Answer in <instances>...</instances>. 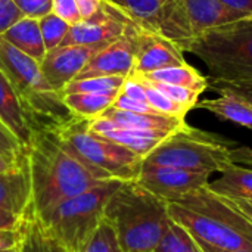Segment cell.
Masks as SVG:
<instances>
[{
	"label": "cell",
	"instance_id": "6da1fadb",
	"mask_svg": "<svg viewBox=\"0 0 252 252\" xmlns=\"http://www.w3.org/2000/svg\"><path fill=\"white\" fill-rule=\"evenodd\" d=\"M27 155L31 208L35 214L106 182L99 179L55 131L34 133Z\"/></svg>",
	"mask_w": 252,
	"mask_h": 252
},
{
	"label": "cell",
	"instance_id": "7a4b0ae2",
	"mask_svg": "<svg viewBox=\"0 0 252 252\" xmlns=\"http://www.w3.org/2000/svg\"><path fill=\"white\" fill-rule=\"evenodd\" d=\"M168 213L198 242L226 251H252L251 223L208 188L168 202Z\"/></svg>",
	"mask_w": 252,
	"mask_h": 252
},
{
	"label": "cell",
	"instance_id": "3957f363",
	"mask_svg": "<svg viewBox=\"0 0 252 252\" xmlns=\"http://www.w3.org/2000/svg\"><path fill=\"white\" fill-rule=\"evenodd\" d=\"M126 252H152L171 224L168 202L134 180L123 182L109 198L105 217Z\"/></svg>",
	"mask_w": 252,
	"mask_h": 252
},
{
	"label": "cell",
	"instance_id": "277c9868",
	"mask_svg": "<svg viewBox=\"0 0 252 252\" xmlns=\"http://www.w3.org/2000/svg\"><path fill=\"white\" fill-rule=\"evenodd\" d=\"M182 50L207 65L210 83H252V16L205 31Z\"/></svg>",
	"mask_w": 252,
	"mask_h": 252
},
{
	"label": "cell",
	"instance_id": "5b68a950",
	"mask_svg": "<svg viewBox=\"0 0 252 252\" xmlns=\"http://www.w3.org/2000/svg\"><path fill=\"white\" fill-rule=\"evenodd\" d=\"M121 180H106L84 193L68 198L41 213H34L46 232L68 252H78L103 221L109 198Z\"/></svg>",
	"mask_w": 252,
	"mask_h": 252
},
{
	"label": "cell",
	"instance_id": "8992f818",
	"mask_svg": "<svg viewBox=\"0 0 252 252\" xmlns=\"http://www.w3.org/2000/svg\"><path fill=\"white\" fill-rule=\"evenodd\" d=\"M235 146L236 143L232 140L188 124L162 140L143 158L142 164L221 174L235 165L232 159Z\"/></svg>",
	"mask_w": 252,
	"mask_h": 252
},
{
	"label": "cell",
	"instance_id": "52a82bcc",
	"mask_svg": "<svg viewBox=\"0 0 252 252\" xmlns=\"http://www.w3.org/2000/svg\"><path fill=\"white\" fill-rule=\"evenodd\" d=\"M61 140L102 180H136L143 158L89 128V120L74 118L55 131Z\"/></svg>",
	"mask_w": 252,
	"mask_h": 252
},
{
	"label": "cell",
	"instance_id": "ba28073f",
	"mask_svg": "<svg viewBox=\"0 0 252 252\" xmlns=\"http://www.w3.org/2000/svg\"><path fill=\"white\" fill-rule=\"evenodd\" d=\"M0 69L18 92L24 111L28 114L55 92L46 81L37 61L16 49L0 35Z\"/></svg>",
	"mask_w": 252,
	"mask_h": 252
},
{
	"label": "cell",
	"instance_id": "9c48e42d",
	"mask_svg": "<svg viewBox=\"0 0 252 252\" xmlns=\"http://www.w3.org/2000/svg\"><path fill=\"white\" fill-rule=\"evenodd\" d=\"M134 182L158 198L167 202H176L208 188L211 173L142 164Z\"/></svg>",
	"mask_w": 252,
	"mask_h": 252
},
{
	"label": "cell",
	"instance_id": "30bf717a",
	"mask_svg": "<svg viewBox=\"0 0 252 252\" xmlns=\"http://www.w3.org/2000/svg\"><path fill=\"white\" fill-rule=\"evenodd\" d=\"M131 22L120 6L105 0L96 15L69 27L61 46H108L123 37Z\"/></svg>",
	"mask_w": 252,
	"mask_h": 252
},
{
	"label": "cell",
	"instance_id": "8fae6325",
	"mask_svg": "<svg viewBox=\"0 0 252 252\" xmlns=\"http://www.w3.org/2000/svg\"><path fill=\"white\" fill-rule=\"evenodd\" d=\"M139 28L136 22H131L124 35L96 53L75 80L105 75L128 77L134 69Z\"/></svg>",
	"mask_w": 252,
	"mask_h": 252
},
{
	"label": "cell",
	"instance_id": "7c38bea8",
	"mask_svg": "<svg viewBox=\"0 0 252 252\" xmlns=\"http://www.w3.org/2000/svg\"><path fill=\"white\" fill-rule=\"evenodd\" d=\"M106 46H59L47 52L41 62V72L50 87L62 93V90L74 81L90 59Z\"/></svg>",
	"mask_w": 252,
	"mask_h": 252
},
{
	"label": "cell",
	"instance_id": "4fadbf2b",
	"mask_svg": "<svg viewBox=\"0 0 252 252\" xmlns=\"http://www.w3.org/2000/svg\"><path fill=\"white\" fill-rule=\"evenodd\" d=\"M140 27V25H139ZM188 63L185 52L171 40L157 31L140 27L137 35V52L131 74L145 75L162 68Z\"/></svg>",
	"mask_w": 252,
	"mask_h": 252
},
{
	"label": "cell",
	"instance_id": "5bb4252c",
	"mask_svg": "<svg viewBox=\"0 0 252 252\" xmlns=\"http://www.w3.org/2000/svg\"><path fill=\"white\" fill-rule=\"evenodd\" d=\"M89 128L90 131L103 136L128 151L134 152L136 155L145 158L148 157L162 140H165L168 136L167 133H159V131H145V130H134V128H126L114 121L99 117L94 120L89 121Z\"/></svg>",
	"mask_w": 252,
	"mask_h": 252
},
{
	"label": "cell",
	"instance_id": "9a60e30c",
	"mask_svg": "<svg viewBox=\"0 0 252 252\" xmlns=\"http://www.w3.org/2000/svg\"><path fill=\"white\" fill-rule=\"evenodd\" d=\"M31 202V177L27 155L19 167L7 173H0V208L22 217L30 210Z\"/></svg>",
	"mask_w": 252,
	"mask_h": 252
},
{
	"label": "cell",
	"instance_id": "2e32d148",
	"mask_svg": "<svg viewBox=\"0 0 252 252\" xmlns=\"http://www.w3.org/2000/svg\"><path fill=\"white\" fill-rule=\"evenodd\" d=\"M0 123L12 131L18 140L28 149L34 133L24 111L21 97L10 80L0 69Z\"/></svg>",
	"mask_w": 252,
	"mask_h": 252
},
{
	"label": "cell",
	"instance_id": "e0dca14e",
	"mask_svg": "<svg viewBox=\"0 0 252 252\" xmlns=\"http://www.w3.org/2000/svg\"><path fill=\"white\" fill-rule=\"evenodd\" d=\"M186 7L193 38L213 28L252 16L226 6L220 0H186Z\"/></svg>",
	"mask_w": 252,
	"mask_h": 252
},
{
	"label": "cell",
	"instance_id": "ac0fdd59",
	"mask_svg": "<svg viewBox=\"0 0 252 252\" xmlns=\"http://www.w3.org/2000/svg\"><path fill=\"white\" fill-rule=\"evenodd\" d=\"M152 31H157L174 41L180 49L186 41L192 40L193 32L190 28L186 0H167L155 19Z\"/></svg>",
	"mask_w": 252,
	"mask_h": 252
},
{
	"label": "cell",
	"instance_id": "d6986e66",
	"mask_svg": "<svg viewBox=\"0 0 252 252\" xmlns=\"http://www.w3.org/2000/svg\"><path fill=\"white\" fill-rule=\"evenodd\" d=\"M100 117L108 118L114 121L115 124L126 127V128H134V130H145V131H159L173 134L179 131L180 128L186 127L188 123L180 118L167 117L161 114H136V112H127L120 111L115 108L106 109Z\"/></svg>",
	"mask_w": 252,
	"mask_h": 252
},
{
	"label": "cell",
	"instance_id": "ffe728a7",
	"mask_svg": "<svg viewBox=\"0 0 252 252\" xmlns=\"http://www.w3.org/2000/svg\"><path fill=\"white\" fill-rule=\"evenodd\" d=\"M220 97L198 102L196 108L205 109L221 121H229L252 130V103L230 93L219 92Z\"/></svg>",
	"mask_w": 252,
	"mask_h": 252
},
{
	"label": "cell",
	"instance_id": "44dd1931",
	"mask_svg": "<svg viewBox=\"0 0 252 252\" xmlns=\"http://www.w3.org/2000/svg\"><path fill=\"white\" fill-rule=\"evenodd\" d=\"M1 37L13 44L16 49L37 61L40 65L47 55L37 19L24 16L18 22H15Z\"/></svg>",
	"mask_w": 252,
	"mask_h": 252
},
{
	"label": "cell",
	"instance_id": "7402d4cb",
	"mask_svg": "<svg viewBox=\"0 0 252 252\" xmlns=\"http://www.w3.org/2000/svg\"><path fill=\"white\" fill-rule=\"evenodd\" d=\"M19 229L21 252H68L56 239H53L46 232V229L41 226L31 207L22 216Z\"/></svg>",
	"mask_w": 252,
	"mask_h": 252
},
{
	"label": "cell",
	"instance_id": "603a6c76",
	"mask_svg": "<svg viewBox=\"0 0 252 252\" xmlns=\"http://www.w3.org/2000/svg\"><path fill=\"white\" fill-rule=\"evenodd\" d=\"M208 189L220 196L252 199V168L235 164L213 180Z\"/></svg>",
	"mask_w": 252,
	"mask_h": 252
},
{
	"label": "cell",
	"instance_id": "cb8c5ba5",
	"mask_svg": "<svg viewBox=\"0 0 252 252\" xmlns=\"http://www.w3.org/2000/svg\"><path fill=\"white\" fill-rule=\"evenodd\" d=\"M142 77L149 80V81H157V83H165V84L188 87V89L196 90L199 93H204L210 87L208 77L202 75L196 68H193L189 63L162 68V69L145 74Z\"/></svg>",
	"mask_w": 252,
	"mask_h": 252
},
{
	"label": "cell",
	"instance_id": "d4e9b609",
	"mask_svg": "<svg viewBox=\"0 0 252 252\" xmlns=\"http://www.w3.org/2000/svg\"><path fill=\"white\" fill-rule=\"evenodd\" d=\"M117 96L93 94V93H71V94H63V102L75 117L90 121L99 118L106 109H109L114 105Z\"/></svg>",
	"mask_w": 252,
	"mask_h": 252
},
{
	"label": "cell",
	"instance_id": "484cf974",
	"mask_svg": "<svg viewBox=\"0 0 252 252\" xmlns=\"http://www.w3.org/2000/svg\"><path fill=\"white\" fill-rule=\"evenodd\" d=\"M127 77L120 75H105V77H89L71 81L63 90V94L71 93H93V94H120L123 84Z\"/></svg>",
	"mask_w": 252,
	"mask_h": 252
},
{
	"label": "cell",
	"instance_id": "4316f807",
	"mask_svg": "<svg viewBox=\"0 0 252 252\" xmlns=\"http://www.w3.org/2000/svg\"><path fill=\"white\" fill-rule=\"evenodd\" d=\"M152 252H204L199 242L180 224L171 221L162 239Z\"/></svg>",
	"mask_w": 252,
	"mask_h": 252
},
{
	"label": "cell",
	"instance_id": "83f0119b",
	"mask_svg": "<svg viewBox=\"0 0 252 252\" xmlns=\"http://www.w3.org/2000/svg\"><path fill=\"white\" fill-rule=\"evenodd\" d=\"M167 0H123L120 7L137 25L152 30L155 19Z\"/></svg>",
	"mask_w": 252,
	"mask_h": 252
},
{
	"label": "cell",
	"instance_id": "f1b7e54d",
	"mask_svg": "<svg viewBox=\"0 0 252 252\" xmlns=\"http://www.w3.org/2000/svg\"><path fill=\"white\" fill-rule=\"evenodd\" d=\"M78 252H126L121 247L114 227L103 219L94 233Z\"/></svg>",
	"mask_w": 252,
	"mask_h": 252
},
{
	"label": "cell",
	"instance_id": "f546056e",
	"mask_svg": "<svg viewBox=\"0 0 252 252\" xmlns=\"http://www.w3.org/2000/svg\"><path fill=\"white\" fill-rule=\"evenodd\" d=\"M137 75V74H136ZM139 78L142 80L145 89H146V99L148 103L161 115H167V117H174V118H180L185 120V117L188 115L189 109L185 108L183 105L171 100L170 97H167L164 93H161L159 90H157L151 83H148L142 75H139Z\"/></svg>",
	"mask_w": 252,
	"mask_h": 252
},
{
	"label": "cell",
	"instance_id": "4dcf8cb0",
	"mask_svg": "<svg viewBox=\"0 0 252 252\" xmlns=\"http://www.w3.org/2000/svg\"><path fill=\"white\" fill-rule=\"evenodd\" d=\"M38 25H40L41 37H43V41H44L47 52H50V50H53L62 44V41L66 37L69 27H71L68 22L61 19L53 12H50L49 15L38 19Z\"/></svg>",
	"mask_w": 252,
	"mask_h": 252
},
{
	"label": "cell",
	"instance_id": "1f68e13d",
	"mask_svg": "<svg viewBox=\"0 0 252 252\" xmlns=\"http://www.w3.org/2000/svg\"><path fill=\"white\" fill-rule=\"evenodd\" d=\"M146 81L151 83L157 90L164 93L167 97H170L171 100L183 105L189 111L196 108V105H198V99H199L201 93L196 92V90H192V89H188V87H180V86H173V84H165V83L149 81V80H146Z\"/></svg>",
	"mask_w": 252,
	"mask_h": 252
},
{
	"label": "cell",
	"instance_id": "d6a6232c",
	"mask_svg": "<svg viewBox=\"0 0 252 252\" xmlns=\"http://www.w3.org/2000/svg\"><path fill=\"white\" fill-rule=\"evenodd\" d=\"M13 3L24 16L37 21L52 12V0H13Z\"/></svg>",
	"mask_w": 252,
	"mask_h": 252
},
{
	"label": "cell",
	"instance_id": "836d02e7",
	"mask_svg": "<svg viewBox=\"0 0 252 252\" xmlns=\"http://www.w3.org/2000/svg\"><path fill=\"white\" fill-rule=\"evenodd\" d=\"M27 152V148L18 140V137L0 124V154L12 158H18Z\"/></svg>",
	"mask_w": 252,
	"mask_h": 252
},
{
	"label": "cell",
	"instance_id": "e575fe53",
	"mask_svg": "<svg viewBox=\"0 0 252 252\" xmlns=\"http://www.w3.org/2000/svg\"><path fill=\"white\" fill-rule=\"evenodd\" d=\"M52 12L69 25L81 22V15L75 0H52Z\"/></svg>",
	"mask_w": 252,
	"mask_h": 252
},
{
	"label": "cell",
	"instance_id": "d590c367",
	"mask_svg": "<svg viewBox=\"0 0 252 252\" xmlns=\"http://www.w3.org/2000/svg\"><path fill=\"white\" fill-rule=\"evenodd\" d=\"M112 108L127 112H136V114H158L148 102L134 100L131 97H127L126 94L120 93L112 105Z\"/></svg>",
	"mask_w": 252,
	"mask_h": 252
},
{
	"label": "cell",
	"instance_id": "8d00e7d4",
	"mask_svg": "<svg viewBox=\"0 0 252 252\" xmlns=\"http://www.w3.org/2000/svg\"><path fill=\"white\" fill-rule=\"evenodd\" d=\"M213 89L217 92H230L245 100L252 103V83H210Z\"/></svg>",
	"mask_w": 252,
	"mask_h": 252
},
{
	"label": "cell",
	"instance_id": "74e56055",
	"mask_svg": "<svg viewBox=\"0 0 252 252\" xmlns=\"http://www.w3.org/2000/svg\"><path fill=\"white\" fill-rule=\"evenodd\" d=\"M21 224V223H19ZM21 244V229H1L0 230V251L18 248Z\"/></svg>",
	"mask_w": 252,
	"mask_h": 252
},
{
	"label": "cell",
	"instance_id": "f35d334b",
	"mask_svg": "<svg viewBox=\"0 0 252 252\" xmlns=\"http://www.w3.org/2000/svg\"><path fill=\"white\" fill-rule=\"evenodd\" d=\"M227 204H230L244 219H247L252 224V199H245V198H227L223 196Z\"/></svg>",
	"mask_w": 252,
	"mask_h": 252
},
{
	"label": "cell",
	"instance_id": "ab89813d",
	"mask_svg": "<svg viewBox=\"0 0 252 252\" xmlns=\"http://www.w3.org/2000/svg\"><path fill=\"white\" fill-rule=\"evenodd\" d=\"M105 0H75L78 12L81 15V21L83 19H89L93 15H96L99 12V9L102 7Z\"/></svg>",
	"mask_w": 252,
	"mask_h": 252
},
{
	"label": "cell",
	"instance_id": "60d3db41",
	"mask_svg": "<svg viewBox=\"0 0 252 252\" xmlns=\"http://www.w3.org/2000/svg\"><path fill=\"white\" fill-rule=\"evenodd\" d=\"M25 158H27V152L18 158H12V157H6V155L0 154V173H7V171L15 170L16 167H19L24 162Z\"/></svg>",
	"mask_w": 252,
	"mask_h": 252
},
{
	"label": "cell",
	"instance_id": "b9f144b4",
	"mask_svg": "<svg viewBox=\"0 0 252 252\" xmlns=\"http://www.w3.org/2000/svg\"><path fill=\"white\" fill-rule=\"evenodd\" d=\"M22 217H18L3 208H0V230L1 229H16Z\"/></svg>",
	"mask_w": 252,
	"mask_h": 252
},
{
	"label": "cell",
	"instance_id": "7bdbcfd3",
	"mask_svg": "<svg viewBox=\"0 0 252 252\" xmlns=\"http://www.w3.org/2000/svg\"><path fill=\"white\" fill-rule=\"evenodd\" d=\"M220 1L235 10L252 15V0H220Z\"/></svg>",
	"mask_w": 252,
	"mask_h": 252
},
{
	"label": "cell",
	"instance_id": "ee69618b",
	"mask_svg": "<svg viewBox=\"0 0 252 252\" xmlns=\"http://www.w3.org/2000/svg\"><path fill=\"white\" fill-rule=\"evenodd\" d=\"M199 245H201V248H202V251H204V252H252V251H248V250H238V251H226V250L214 248V247H211V245H207V244H202V242H199Z\"/></svg>",
	"mask_w": 252,
	"mask_h": 252
},
{
	"label": "cell",
	"instance_id": "f6af8a7d",
	"mask_svg": "<svg viewBox=\"0 0 252 252\" xmlns=\"http://www.w3.org/2000/svg\"><path fill=\"white\" fill-rule=\"evenodd\" d=\"M0 252H21L19 247L18 248H12V250H6V251H0Z\"/></svg>",
	"mask_w": 252,
	"mask_h": 252
},
{
	"label": "cell",
	"instance_id": "bcb514c9",
	"mask_svg": "<svg viewBox=\"0 0 252 252\" xmlns=\"http://www.w3.org/2000/svg\"><path fill=\"white\" fill-rule=\"evenodd\" d=\"M108 1H111V3H114V4H117V6H120L123 0H108Z\"/></svg>",
	"mask_w": 252,
	"mask_h": 252
},
{
	"label": "cell",
	"instance_id": "7dc6e473",
	"mask_svg": "<svg viewBox=\"0 0 252 252\" xmlns=\"http://www.w3.org/2000/svg\"><path fill=\"white\" fill-rule=\"evenodd\" d=\"M0 124H1V123H0ZM1 126H3V124H1Z\"/></svg>",
	"mask_w": 252,
	"mask_h": 252
}]
</instances>
